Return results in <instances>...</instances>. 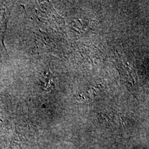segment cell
I'll return each mask as SVG.
<instances>
[{
  "instance_id": "cell-1",
  "label": "cell",
  "mask_w": 149,
  "mask_h": 149,
  "mask_svg": "<svg viewBox=\"0 0 149 149\" xmlns=\"http://www.w3.org/2000/svg\"><path fill=\"white\" fill-rule=\"evenodd\" d=\"M6 19L5 14L0 17V55L6 50L5 46L3 44V38L6 31Z\"/></svg>"
}]
</instances>
